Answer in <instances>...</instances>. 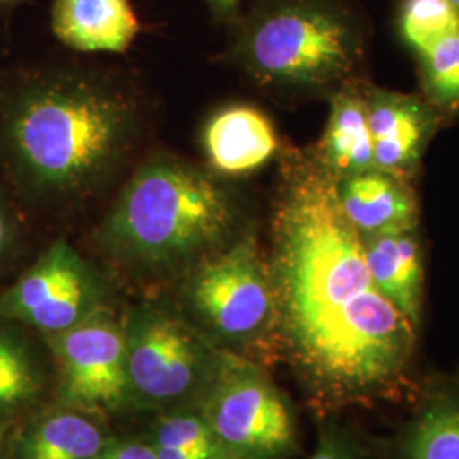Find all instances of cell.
<instances>
[{"label": "cell", "mask_w": 459, "mask_h": 459, "mask_svg": "<svg viewBox=\"0 0 459 459\" xmlns=\"http://www.w3.org/2000/svg\"><path fill=\"white\" fill-rule=\"evenodd\" d=\"M419 56L429 98L446 108H459V31Z\"/></svg>", "instance_id": "obj_19"}, {"label": "cell", "mask_w": 459, "mask_h": 459, "mask_svg": "<svg viewBox=\"0 0 459 459\" xmlns=\"http://www.w3.org/2000/svg\"><path fill=\"white\" fill-rule=\"evenodd\" d=\"M273 281L296 356L327 390L377 394L403 377L417 327L371 278L327 170L298 176L284 195Z\"/></svg>", "instance_id": "obj_1"}, {"label": "cell", "mask_w": 459, "mask_h": 459, "mask_svg": "<svg viewBox=\"0 0 459 459\" xmlns=\"http://www.w3.org/2000/svg\"><path fill=\"white\" fill-rule=\"evenodd\" d=\"M347 220L361 237L417 227V201L405 181L390 172L368 170L337 181Z\"/></svg>", "instance_id": "obj_12"}, {"label": "cell", "mask_w": 459, "mask_h": 459, "mask_svg": "<svg viewBox=\"0 0 459 459\" xmlns=\"http://www.w3.org/2000/svg\"><path fill=\"white\" fill-rule=\"evenodd\" d=\"M273 123L250 106H230L204 130V150L216 170L240 176L263 167L278 150Z\"/></svg>", "instance_id": "obj_14"}, {"label": "cell", "mask_w": 459, "mask_h": 459, "mask_svg": "<svg viewBox=\"0 0 459 459\" xmlns=\"http://www.w3.org/2000/svg\"><path fill=\"white\" fill-rule=\"evenodd\" d=\"M0 2H7V0H0Z\"/></svg>", "instance_id": "obj_29"}, {"label": "cell", "mask_w": 459, "mask_h": 459, "mask_svg": "<svg viewBox=\"0 0 459 459\" xmlns=\"http://www.w3.org/2000/svg\"><path fill=\"white\" fill-rule=\"evenodd\" d=\"M242 56L264 82L325 85L358 58V39L344 17L316 4H293L267 13L247 33Z\"/></svg>", "instance_id": "obj_4"}, {"label": "cell", "mask_w": 459, "mask_h": 459, "mask_svg": "<svg viewBox=\"0 0 459 459\" xmlns=\"http://www.w3.org/2000/svg\"><path fill=\"white\" fill-rule=\"evenodd\" d=\"M403 459H459V396L434 394L411 422Z\"/></svg>", "instance_id": "obj_17"}, {"label": "cell", "mask_w": 459, "mask_h": 459, "mask_svg": "<svg viewBox=\"0 0 459 459\" xmlns=\"http://www.w3.org/2000/svg\"><path fill=\"white\" fill-rule=\"evenodd\" d=\"M133 125L128 99L74 77L26 99L13 119L11 138L34 181L62 195H79L117 162Z\"/></svg>", "instance_id": "obj_2"}, {"label": "cell", "mask_w": 459, "mask_h": 459, "mask_svg": "<svg viewBox=\"0 0 459 459\" xmlns=\"http://www.w3.org/2000/svg\"><path fill=\"white\" fill-rule=\"evenodd\" d=\"M308 459H364L358 446L351 441L344 430L327 427L322 430L318 443Z\"/></svg>", "instance_id": "obj_22"}, {"label": "cell", "mask_w": 459, "mask_h": 459, "mask_svg": "<svg viewBox=\"0 0 459 459\" xmlns=\"http://www.w3.org/2000/svg\"><path fill=\"white\" fill-rule=\"evenodd\" d=\"M189 298L210 327L233 344H255L279 315L274 281L250 237L203 264Z\"/></svg>", "instance_id": "obj_7"}, {"label": "cell", "mask_w": 459, "mask_h": 459, "mask_svg": "<svg viewBox=\"0 0 459 459\" xmlns=\"http://www.w3.org/2000/svg\"><path fill=\"white\" fill-rule=\"evenodd\" d=\"M51 26L68 48L125 53L140 33L130 0H55Z\"/></svg>", "instance_id": "obj_11"}, {"label": "cell", "mask_w": 459, "mask_h": 459, "mask_svg": "<svg viewBox=\"0 0 459 459\" xmlns=\"http://www.w3.org/2000/svg\"><path fill=\"white\" fill-rule=\"evenodd\" d=\"M106 444L102 430L89 417L60 411L28 432L22 459H99Z\"/></svg>", "instance_id": "obj_16"}, {"label": "cell", "mask_w": 459, "mask_h": 459, "mask_svg": "<svg viewBox=\"0 0 459 459\" xmlns=\"http://www.w3.org/2000/svg\"><path fill=\"white\" fill-rule=\"evenodd\" d=\"M405 43L419 55L459 31V13L447 0H407L400 17Z\"/></svg>", "instance_id": "obj_18"}, {"label": "cell", "mask_w": 459, "mask_h": 459, "mask_svg": "<svg viewBox=\"0 0 459 459\" xmlns=\"http://www.w3.org/2000/svg\"><path fill=\"white\" fill-rule=\"evenodd\" d=\"M99 299L98 281L89 265L60 240L7 293L0 312L51 335L99 310Z\"/></svg>", "instance_id": "obj_9"}, {"label": "cell", "mask_w": 459, "mask_h": 459, "mask_svg": "<svg viewBox=\"0 0 459 459\" xmlns=\"http://www.w3.org/2000/svg\"><path fill=\"white\" fill-rule=\"evenodd\" d=\"M322 153L325 169L335 181L375 170L366 99L351 92L333 98Z\"/></svg>", "instance_id": "obj_15"}, {"label": "cell", "mask_w": 459, "mask_h": 459, "mask_svg": "<svg viewBox=\"0 0 459 459\" xmlns=\"http://www.w3.org/2000/svg\"><path fill=\"white\" fill-rule=\"evenodd\" d=\"M126 333L128 400L142 407L179 405L208 390L223 354L155 308L133 313Z\"/></svg>", "instance_id": "obj_6"}, {"label": "cell", "mask_w": 459, "mask_h": 459, "mask_svg": "<svg viewBox=\"0 0 459 459\" xmlns=\"http://www.w3.org/2000/svg\"><path fill=\"white\" fill-rule=\"evenodd\" d=\"M36 390L38 381L24 349L0 333V409L26 402Z\"/></svg>", "instance_id": "obj_21"}, {"label": "cell", "mask_w": 459, "mask_h": 459, "mask_svg": "<svg viewBox=\"0 0 459 459\" xmlns=\"http://www.w3.org/2000/svg\"><path fill=\"white\" fill-rule=\"evenodd\" d=\"M225 459H240V458H233V456H229V458H225Z\"/></svg>", "instance_id": "obj_28"}, {"label": "cell", "mask_w": 459, "mask_h": 459, "mask_svg": "<svg viewBox=\"0 0 459 459\" xmlns=\"http://www.w3.org/2000/svg\"><path fill=\"white\" fill-rule=\"evenodd\" d=\"M210 2L214 4L216 7L223 9V11H231V9L237 5V2H238V0H210Z\"/></svg>", "instance_id": "obj_26"}, {"label": "cell", "mask_w": 459, "mask_h": 459, "mask_svg": "<svg viewBox=\"0 0 459 459\" xmlns=\"http://www.w3.org/2000/svg\"><path fill=\"white\" fill-rule=\"evenodd\" d=\"M150 444L179 451H223L203 413L182 411L169 413L157 422Z\"/></svg>", "instance_id": "obj_20"}, {"label": "cell", "mask_w": 459, "mask_h": 459, "mask_svg": "<svg viewBox=\"0 0 459 459\" xmlns=\"http://www.w3.org/2000/svg\"><path fill=\"white\" fill-rule=\"evenodd\" d=\"M7 238H9V225H7V220L0 210V254L4 252V248L7 246Z\"/></svg>", "instance_id": "obj_25"}, {"label": "cell", "mask_w": 459, "mask_h": 459, "mask_svg": "<svg viewBox=\"0 0 459 459\" xmlns=\"http://www.w3.org/2000/svg\"><path fill=\"white\" fill-rule=\"evenodd\" d=\"M49 344L68 403L102 411L128 402L126 333L106 310L99 308L77 325L51 333Z\"/></svg>", "instance_id": "obj_8"}, {"label": "cell", "mask_w": 459, "mask_h": 459, "mask_svg": "<svg viewBox=\"0 0 459 459\" xmlns=\"http://www.w3.org/2000/svg\"><path fill=\"white\" fill-rule=\"evenodd\" d=\"M447 2H449V4H451V5H453V7H455V9L459 13V0H447Z\"/></svg>", "instance_id": "obj_27"}, {"label": "cell", "mask_w": 459, "mask_h": 459, "mask_svg": "<svg viewBox=\"0 0 459 459\" xmlns=\"http://www.w3.org/2000/svg\"><path fill=\"white\" fill-rule=\"evenodd\" d=\"M375 169L400 176L419 162L434 126V115L420 99L373 91L366 99Z\"/></svg>", "instance_id": "obj_10"}, {"label": "cell", "mask_w": 459, "mask_h": 459, "mask_svg": "<svg viewBox=\"0 0 459 459\" xmlns=\"http://www.w3.org/2000/svg\"><path fill=\"white\" fill-rule=\"evenodd\" d=\"M231 220L229 195L208 174L176 160H155L119 195L102 240L125 263L172 265L218 244Z\"/></svg>", "instance_id": "obj_3"}, {"label": "cell", "mask_w": 459, "mask_h": 459, "mask_svg": "<svg viewBox=\"0 0 459 459\" xmlns=\"http://www.w3.org/2000/svg\"><path fill=\"white\" fill-rule=\"evenodd\" d=\"M99 459H159V456L152 444L125 441L106 444Z\"/></svg>", "instance_id": "obj_23"}, {"label": "cell", "mask_w": 459, "mask_h": 459, "mask_svg": "<svg viewBox=\"0 0 459 459\" xmlns=\"http://www.w3.org/2000/svg\"><path fill=\"white\" fill-rule=\"evenodd\" d=\"M362 244L368 269L377 288L419 328L424 265L415 227L366 235Z\"/></svg>", "instance_id": "obj_13"}, {"label": "cell", "mask_w": 459, "mask_h": 459, "mask_svg": "<svg viewBox=\"0 0 459 459\" xmlns=\"http://www.w3.org/2000/svg\"><path fill=\"white\" fill-rule=\"evenodd\" d=\"M159 459H225L229 458L223 451H179V449H167V447H157Z\"/></svg>", "instance_id": "obj_24"}, {"label": "cell", "mask_w": 459, "mask_h": 459, "mask_svg": "<svg viewBox=\"0 0 459 459\" xmlns=\"http://www.w3.org/2000/svg\"><path fill=\"white\" fill-rule=\"evenodd\" d=\"M201 400V413L229 456L279 459L295 447L293 411L254 362L223 354Z\"/></svg>", "instance_id": "obj_5"}]
</instances>
